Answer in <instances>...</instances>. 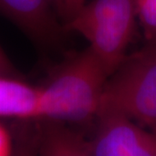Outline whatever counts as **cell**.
<instances>
[{
    "instance_id": "obj_8",
    "label": "cell",
    "mask_w": 156,
    "mask_h": 156,
    "mask_svg": "<svg viewBox=\"0 0 156 156\" xmlns=\"http://www.w3.org/2000/svg\"><path fill=\"white\" fill-rule=\"evenodd\" d=\"M134 5L147 43H156V0H134Z\"/></svg>"
},
{
    "instance_id": "obj_7",
    "label": "cell",
    "mask_w": 156,
    "mask_h": 156,
    "mask_svg": "<svg viewBox=\"0 0 156 156\" xmlns=\"http://www.w3.org/2000/svg\"><path fill=\"white\" fill-rule=\"evenodd\" d=\"M40 152L46 155L87 156V139L66 128L54 127L45 132Z\"/></svg>"
},
{
    "instance_id": "obj_10",
    "label": "cell",
    "mask_w": 156,
    "mask_h": 156,
    "mask_svg": "<svg viewBox=\"0 0 156 156\" xmlns=\"http://www.w3.org/2000/svg\"><path fill=\"white\" fill-rule=\"evenodd\" d=\"M13 153V142L10 132L0 122V156H8Z\"/></svg>"
},
{
    "instance_id": "obj_2",
    "label": "cell",
    "mask_w": 156,
    "mask_h": 156,
    "mask_svg": "<svg viewBox=\"0 0 156 156\" xmlns=\"http://www.w3.org/2000/svg\"><path fill=\"white\" fill-rule=\"evenodd\" d=\"M134 0H94L65 23L80 34L111 76L126 57L136 22Z\"/></svg>"
},
{
    "instance_id": "obj_4",
    "label": "cell",
    "mask_w": 156,
    "mask_h": 156,
    "mask_svg": "<svg viewBox=\"0 0 156 156\" xmlns=\"http://www.w3.org/2000/svg\"><path fill=\"white\" fill-rule=\"evenodd\" d=\"M87 156H156V133L148 132L122 113L101 111Z\"/></svg>"
},
{
    "instance_id": "obj_6",
    "label": "cell",
    "mask_w": 156,
    "mask_h": 156,
    "mask_svg": "<svg viewBox=\"0 0 156 156\" xmlns=\"http://www.w3.org/2000/svg\"><path fill=\"white\" fill-rule=\"evenodd\" d=\"M40 87L17 76H0V118L39 120Z\"/></svg>"
},
{
    "instance_id": "obj_9",
    "label": "cell",
    "mask_w": 156,
    "mask_h": 156,
    "mask_svg": "<svg viewBox=\"0 0 156 156\" xmlns=\"http://www.w3.org/2000/svg\"><path fill=\"white\" fill-rule=\"evenodd\" d=\"M86 4V0H55L57 17L68 23Z\"/></svg>"
},
{
    "instance_id": "obj_1",
    "label": "cell",
    "mask_w": 156,
    "mask_h": 156,
    "mask_svg": "<svg viewBox=\"0 0 156 156\" xmlns=\"http://www.w3.org/2000/svg\"><path fill=\"white\" fill-rule=\"evenodd\" d=\"M109 76L89 48L69 56L40 87L39 120L83 123L96 118Z\"/></svg>"
},
{
    "instance_id": "obj_3",
    "label": "cell",
    "mask_w": 156,
    "mask_h": 156,
    "mask_svg": "<svg viewBox=\"0 0 156 156\" xmlns=\"http://www.w3.org/2000/svg\"><path fill=\"white\" fill-rule=\"evenodd\" d=\"M101 111L122 113L156 133V43L126 56L109 76Z\"/></svg>"
},
{
    "instance_id": "obj_5",
    "label": "cell",
    "mask_w": 156,
    "mask_h": 156,
    "mask_svg": "<svg viewBox=\"0 0 156 156\" xmlns=\"http://www.w3.org/2000/svg\"><path fill=\"white\" fill-rule=\"evenodd\" d=\"M0 13L40 44H50L60 34L55 0H0Z\"/></svg>"
},
{
    "instance_id": "obj_11",
    "label": "cell",
    "mask_w": 156,
    "mask_h": 156,
    "mask_svg": "<svg viewBox=\"0 0 156 156\" xmlns=\"http://www.w3.org/2000/svg\"><path fill=\"white\" fill-rule=\"evenodd\" d=\"M0 76H17V70L0 47Z\"/></svg>"
}]
</instances>
